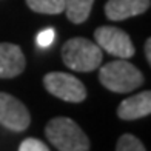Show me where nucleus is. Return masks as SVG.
I'll return each mask as SVG.
<instances>
[{
	"instance_id": "1",
	"label": "nucleus",
	"mask_w": 151,
	"mask_h": 151,
	"mask_svg": "<svg viewBox=\"0 0 151 151\" xmlns=\"http://www.w3.org/2000/svg\"><path fill=\"white\" fill-rule=\"evenodd\" d=\"M99 82L113 93H131L142 86L143 74L128 59H117L108 62L99 71Z\"/></svg>"
},
{
	"instance_id": "2",
	"label": "nucleus",
	"mask_w": 151,
	"mask_h": 151,
	"mask_svg": "<svg viewBox=\"0 0 151 151\" xmlns=\"http://www.w3.org/2000/svg\"><path fill=\"white\" fill-rule=\"evenodd\" d=\"M46 139L59 151H90L88 136L70 117H54L45 127Z\"/></svg>"
},
{
	"instance_id": "3",
	"label": "nucleus",
	"mask_w": 151,
	"mask_h": 151,
	"mask_svg": "<svg viewBox=\"0 0 151 151\" xmlns=\"http://www.w3.org/2000/svg\"><path fill=\"white\" fill-rule=\"evenodd\" d=\"M63 63L71 71L90 73L97 70L104 59V52L97 43L85 37H73L62 46Z\"/></svg>"
},
{
	"instance_id": "4",
	"label": "nucleus",
	"mask_w": 151,
	"mask_h": 151,
	"mask_svg": "<svg viewBox=\"0 0 151 151\" xmlns=\"http://www.w3.org/2000/svg\"><path fill=\"white\" fill-rule=\"evenodd\" d=\"M45 90L60 100L80 104L86 99V88L82 82L73 74L52 71L45 74L43 77Z\"/></svg>"
},
{
	"instance_id": "5",
	"label": "nucleus",
	"mask_w": 151,
	"mask_h": 151,
	"mask_svg": "<svg viewBox=\"0 0 151 151\" xmlns=\"http://www.w3.org/2000/svg\"><path fill=\"white\" fill-rule=\"evenodd\" d=\"M94 39L102 51L117 59H131L136 52L129 36L116 26H99L94 31Z\"/></svg>"
},
{
	"instance_id": "6",
	"label": "nucleus",
	"mask_w": 151,
	"mask_h": 151,
	"mask_svg": "<svg viewBox=\"0 0 151 151\" xmlns=\"http://www.w3.org/2000/svg\"><path fill=\"white\" fill-rule=\"evenodd\" d=\"M0 123L14 133H22L31 123V114L17 97L0 93Z\"/></svg>"
},
{
	"instance_id": "7",
	"label": "nucleus",
	"mask_w": 151,
	"mask_h": 151,
	"mask_svg": "<svg viewBox=\"0 0 151 151\" xmlns=\"http://www.w3.org/2000/svg\"><path fill=\"white\" fill-rule=\"evenodd\" d=\"M26 59L19 45L0 43V79H12L25 71Z\"/></svg>"
},
{
	"instance_id": "8",
	"label": "nucleus",
	"mask_w": 151,
	"mask_h": 151,
	"mask_svg": "<svg viewBox=\"0 0 151 151\" xmlns=\"http://www.w3.org/2000/svg\"><path fill=\"white\" fill-rule=\"evenodd\" d=\"M150 5L151 0H108L105 5V16L113 22H120L143 14Z\"/></svg>"
},
{
	"instance_id": "9",
	"label": "nucleus",
	"mask_w": 151,
	"mask_h": 151,
	"mask_svg": "<svg viewBox=\"0 0 151 151\" xmlns=\"http://www.w3.org/2000/svg\"><path fill=\"white\" fill-rule=\"evenodd\" d=\"M151 114V93L143 91L120 102L117 117L122 120H136Z\"/></svg>"
},
{
	"instance_id": "10",
	"label": "nucleus",
	"mask_w": 151,
	"mask_h": 151,
	"mask_svg": "<svg viewBox=\"0 0 151 151\" xmlns=\"http://www.w3.org/2000/svg\"><path fill=\"white\" fill-rule=\"evenodd\" d=\"M94 0H65V12L70 22L79 25L90 17Z\"/></svg>"
},
{
	"instance_id": "11",
	"label": "nucleus",
	"mask_w": 151,
	"mask_h": 151,
	"mask_svg": "<svg viewBox=\"0 0 151 151\" xmlns=\"http://www.w3.org/2000/svg\"><path fill=\"white\" fill-rule=\"evenodd\" d=\"M26 5L40 14H60L65 9V0H26Z\"/></svg>"
},
{
	"instance_id": "12",
	"label": "nucleus",
	"mask_w": 151,
	"mask_h": 151,
	"mask_svg": "<svg viewBox=\"0 0 151 151\" xmlns=\"http://www.w3.org/2000/svg\"><path fill=\"white\" fill-rule=\"evenodd\" d=\"M116 151H147V148L139 137L127 133V134H122L117 139Z\"/></svg>"
},
{
	"instance_id": "13",
	"label": "nucleus",
	"mask_w": 151,
	"mask_h": 151,
	"mask_svg": "<svg viewBox=\"0 0 151 151\" xmlns=\"http://www.w3.org/2000/svg\"><path fill=\"white\" fill-rule=\"evenodd\" d=\"M19 151H50V148L42 140L34 139V137H28V139H25L20 143Z\"/></svg>"
},
{
	"instance_id": "14",
	"label": "nucleus",
	"mask_w": 151,
	"mask_h": 151,
	"mask_svg": "<svg viewBox=\"0 0 151 151\" xmlns=\"http://www.w3.org/2000/svg\"><path fill=\"white\" fill-rule=\"evenodd\" d=\"M54 40V29L48 28V29H43L37 34V45L40 48H46L52 43Z\"/></svg>"
},
{
	"instance_id": "15",
	"label": "nucleus",
	"mask_w": 151,
	"mask_h": 151,
	"mask_svg": "<svg viewBox=\"0 0 151 151\" xmlns=\"http://www.w3.org/2000/svg\"><path fill=\"white\" fill-rule=\"evenodd\" d=\"M143 52H145V57L148 65H151V39L145 40V45H143Z\"/></svg>"
}]
</instances>
